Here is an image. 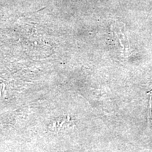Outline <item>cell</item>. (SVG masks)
<instances>
[{"label": "cell", "mask_w": 152, "mask_h": 152, "mask_svg": "<svg viewBox=\"0 0 152 152\" xmlns=\"http://www.w3.org/2000/svg\"><path fill=\"white\" fill-rule=\"evenodd\" d=\"M150 111H152V98H151V100H150Z\"/></svg>", "instance_id": "cell-1"}]
</instances>
